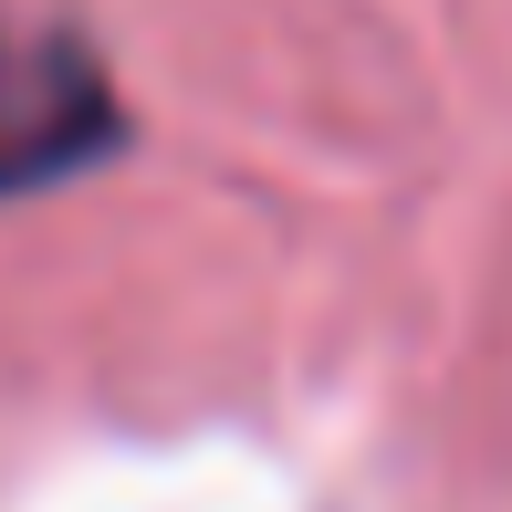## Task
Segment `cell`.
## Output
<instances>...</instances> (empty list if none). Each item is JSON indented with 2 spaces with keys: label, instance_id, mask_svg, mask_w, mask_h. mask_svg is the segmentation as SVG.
Here are the masks:
<instances>
[{
  "label": "cell",
  "instance_id": "1",
  "mask_svg": "<svg viewBox=\"0 0 512 512\" xmlns=\"http://www.w3.org/2000/svg\"><path fill=\"white\" fill-rule=\"evenodd\" d=\"M115 147H126V105H115L95 42L11 32V21H0V209L105 168Z\"/></svg>",
  "mask_w": 512,
  "mask_h": 512
}]
</instances>
